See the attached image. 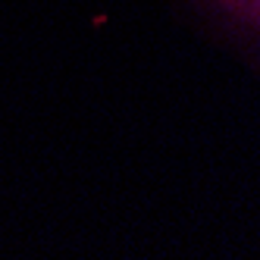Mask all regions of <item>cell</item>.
Wrapping results in <instances>:
<instances>
[{
	"mask_svg": "<svg viewBox=\"0 0 260 260\" xmlns=\"http://www.w3.org/2000/svg\"><path fill=\"white\" fill-rule=\"evenodd\" d=\"M232 7H238L241 13H248L251 19H257L260 22V0H229Z\"/></svg>",
	"mask_w": 260,
	"mask_h": 260,
	"instance_id": "obj_1",
	"label": "cell"
}]
</instances>
